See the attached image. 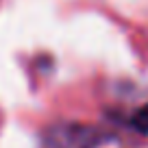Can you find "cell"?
<instances>
[{"instance_id":"cell-1","label":"cell","mask_w":148,"mask_h":148,"mask_svg":"<svg viewBox=\"0 0 148 148\" xmlns=\"http://www.w3.org/2000/svg\"><path fill=\"white\" fill-rule=\"evenodd\" d=\"M105 133L83 122H55L44 131V148H98Z\"/></svg>"},{"instance_id":"cell-2","label":"cell","mask_w":148,"mask_h":148,"mask_svg":"<svg viewBox=\"0 0 148 148\" xmlns=\"http://www.w3.org/2000/svg\"><path fill=\"white\" fill-rule=\"evenodd\" d=\"M129 124L133 126V131H137V133H142V135H148V105L139 107V109L135 111L133 116L129 118Z\"/></svg>"}]
</instances>
